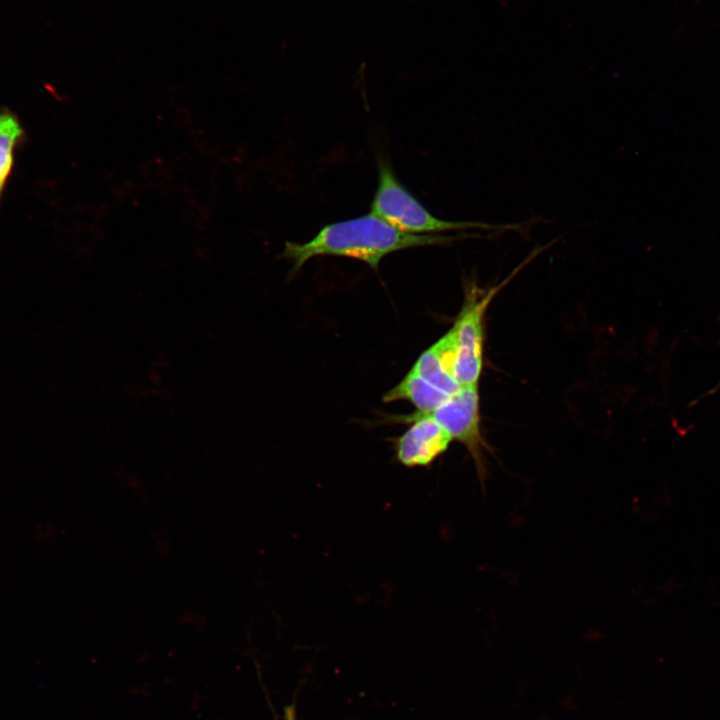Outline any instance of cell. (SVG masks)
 Instances as JSON below:
<instances>
[{"label": "cell", "mask_w": 720, "mask_h": 720, "mask_svg": "<svg viewBox=\"0 0 720 720\" xmlns=\"http://www.w3.org/2000/svg\"><path fill=\"white\" fill-rule=\"evenodd\" d=\"M479 234L418 235L406 233L370 213L325 225L305 243L286 241L282 258L292 263L295 275L304 264L317 256H340L361 260L378 270L380 261L390 253L421 246L447 245Z\"/></svg>", "instance_id": "1"}, {"label": "cell", "mask_w": 720, "mask_h": 720, "mask_svg": "<svg viewBox=\"0 0 720 720\" xmlns=\"http://www.w3.org/2000/svg\"><path fill=\"white\" fill-rule=\"evenodd\" d=\"M378 184L372 199L371 213L406 233L431 235L439 232L483 229L493 232L519 230V224H490L476 221H447L437 218L422 205L396 177L390 163L379 158Z\"/></svg>", "instance_id": "2"}, {"label": "cell", "mask_w": 720, "mask_h": 720, "mask_svg": "<svg viewBox=\"0 0 720 720\" xmlns=\"http://www.w3.org/2000/svg\"><path fill=\"white\" fill-rule=\"evenodd\" d=\"M540 252H534L502 283L488 290L470 284L451 331L454 337L453 375L461 387L478 385L483 367L484 318L493 297Z\"/></svg>", "instance_id": "3"}, {"label": "cell", "mask_w": 720, "mask_h": 720, "mask_svg": "<svg viewBox=\"0 0 720 720\" xmlns=\"http://www.w3.org/2000/svg\"><path fill=\"white\" fill-rule=\"evenodd\" d=\"M425 414V413H424ZM470 453L482 486L487 476L483 450L487 449L480 429L478 385L464 386L433 412L428 413Z\"/></svg>", "instance_id": "4"}, {"label": "cell", "mask_w": 720, "mask_h": 720, "mask_svg": "<svg viewBox=\"0 0 720 720\" xmlns=\"http://www.w3.org/2000/svg\"><path fill=\"white\" fill-rule=\"evenodd\" d=\"M409 428L394 441L395 457L405 467L431 465L448 449L452 438L430 415L416 412L403 416Z\"/></svg>", "instance_id": "5"}, {"label": "cell", "mask_w": 720, "mask_h": 720, "mask_svg": "<svg viewBox=\"0 0 720 720\" xmlns=\"http://www.w3.org/2000/svg\"><path fill=\"white\" fill-rule=\"evenodd\" d=\"M453 357L454 337L450 329L418 357L411 369L452 396L461 388L453 375Z\"/></svg>", "instance_id": "6"}, {"label": "cell", "mask_w": 720, "mask_h": 720, "mask_svg": "<svg viewBox=\"0 0 720 720\" xmlns=\"http://www.w3.org/2000/svg\"><path fill=\"white\" fill-rule=\"evenodd\" d=\"M450 395L427 382L412 369L392 389L383 395V402L407 400L420 413H431L442 405Z\"/></svg>", "instance_id": "7"}, {"label": "cell", "mask_w": 720, "mask_h": 720, "mask_svg": "<svg viewBox=\"0 0 720 720\" xmlns=\"http://www.w3.org/2000/svg\"><path fill=\"white\" fill-rule=\"evenodd\" d=\"M25 138L17 116L9 109L0 111V200L13 171L15 150Z\"/></svg>", "instance_id": "8"}, {"label": "cell", "mask_w": 720, "mask_h": 720, "mask_svg": "<svg viewBox=\"0 0 720 720\" xmlns=\"http://www.w3.org/2000/svg\"><path fill=\"white\" fill-rule=\"evenodd\" d=\"M284 720H297L293 705L287 706L284 710Z\"/></svg>", "instance_id": "9"}]
</instances>
